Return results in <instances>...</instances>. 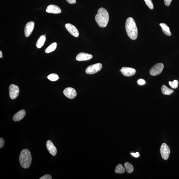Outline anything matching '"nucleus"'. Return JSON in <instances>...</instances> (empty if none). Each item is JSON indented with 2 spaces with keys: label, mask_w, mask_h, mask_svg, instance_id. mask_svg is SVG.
Listing matches in <instances>:
<instances>
[{
  "label": "nucleus",
  "mask_w": 179,
  "mask_h": 179,
  "mask_svg": "<svg viewBox=\"0 0 179 179\" xmlns=\"http://www.w3.org/2000/svg\"><path fill=\"white\" fill-rule=\"evenodd\" d=\"M46 11L48 13L57 14L61 13L62 10L59 6L52 4L48 6Z\"/></svg>",
  "instance_id": "obj_12"
},
{
  "label": "nucleus",
  "mask_w": 179,
  "mask_h": 179,
  "mask_svg": "<svg viewBox=\"0 0 179 179\" xmlns=\"http://www.w3.org/2000/svg\"><path fill=\"white\" fill-rule=\"evenodd\" d=\"M0 57L1 58H2V54L1 51H0Z\"/></svg>",
  "instance_id": "obj_31"
},
{
  "label": "nucleus",
  "mask_w": 179,
  "mask_h": 179,
  "mask_svg": "<svg viewBox=\"0 0 179 179\" xmlns=\"http://www.w3.org/2000/svg\"><path fill=\"white\" fill-rule=\"evenodd\" d=\"M138 83L140 85H143L145 84V81L143 79H140L138 81Z\"/></svg>",
  "instance_id": "obj_27"
},
{
  "label": "nucleus",
  "mask_w": 179,
  "mask_h": 179,
  "mask_svg": "<svg viewBox=\"0 0 179 179\" xmlns=\"http://www.w3.org/2000/svg\"><path fill=\"white\" fill-rule=\"evenodd\" d=\"M131 154L133 156L135 157H138L140 156L138 152H136V153H132Z\"/></svg>",
  "instance_id": "obj_30"
},
{
  "label": "nucleus",
  "mask_w": 179,
  "mask_h": 179,
  "mask_svg": "<svg viewBox=\"0 0 179 179\" xmlns=\"http://www.w3.org/2000/svg\"><path fill=\"white\" fill-rule=\"evenodd\" d=\"M45 40V35L41 36L40 38H38L37 43H36V46L38 49H40L44 45Z\"/></svg>",
  "instance_id": "obj_17"
},
{
  "label": "nucleus",
  "mask_w": 179,
  "mask_h": 179,
  "mask_svg": "<svg viewBox=\"0 0 179 179\" xmlns=\"http://www.w3.org/2000/svg\"><path fill=\"white\" fill-rule=\"evenodd\" d=\"M64 94L66 97L70 99L74 98L77 95V92L76 90L71 87L65 89L64 91Z\"/></svg>",
  "instance_id": "obj_10"
},
{
  "label": "nucleus",
  "mask_w": 179,
  "mask_h": 179,
  "mask_svg": "<svg viewBox=\"0 0 179 179\" xmlns=\"http://www.w3.org/2000/svg\"><path fill=\"white\" fill-rule=\"evenodd\" d=\"M164 3L166 6H169L170 5L171 2L172 0H164Z\"/></svg>",
  "instance_id": "obj_26"
},
{
  "label": "nucleus",
  "mask_w": 179,
  "mask_h": 179,
  "mask_svg": "<svg viewBox=\"0 0 179 179\" xmlns=\"http://www.w3.org/2000/svg\"><path fill=\"white\" fill-rule=\"evenodd\" d=\"M9 93L10 96L13 100L16 99L18 96L19 93V89L18 86L14 84H11L9 86Z\"/></svg>",
  "instance_id": "obj_7"
},
{
  "label": "nucleus",
  "mask_w": 179,
  "mask_h": 179,
  "mask_svg": "<svg viewBox=\"0 0 179 179\" xmlns=\"http://www.w3.org/2000/svg\"><path fill=\"white\" fill-rule=\"evenodd\" d=\"M35 23L31 21L26 24L25 28V35L26 37H29L31 35L34 27Z\"/></svg>",
  "instance_id": "obj_11"
},
{
  "label": "nucleus",
  "mask_w": 179,
  "mask_h": 179,
  "mask_svg": "<svg viewBox=\"0 0 179 179\" xmlns=\"http://www.w3.org/2000/svg\"><path fill=\"white\" fill-rule=\"evenodd\" d=\"M92 58V55L91 54L84 52H81L77 55L76 59L78 61H86L90 60Z\"/></svg>",
  "instance_id": "obj_13"
},
{
  "label": "nucleus",
  "mask_w": 179,
  "mask_h": 179,
  "mask_svg": "<svg viewBox=\"0 0 179 179\" xmlns=\"http://www.w3.org/2000/svg\"><path fill=\"white\" fill-rule=\"evenodd\" d=\"M48 78L52 81H55L59 79V77L56 74L52 73L49 75L48 76Z\"/></svg>",
  "instance_id": "obj_22"
},
{
  "label": "nucleus",
  "mask_w": 179,
  "mask_h": 179,
  "mask_svg": "<svg viewBox=\"0 0 179 179\" xmlns=\"http://www.w3.org/2000/svg\"><path fill=\"white\" fill-rule=\"evenodd\" d=\"M26 114V111L22 110L16 113L14 115L13 118V120L15 122H18L22 120L25 117Z\"/></svg>",
  "instance_id": "obj_15"
},
{
  "label": "nucleus",
  "mask_w": 179,
  "mask_h": 179,
  "mask_svg": "<svg viewBox=\"0 0 179 179\" xmlns=\"http://www.w3.org/2000/svg\"><path fill=\"white\" fill-rule=\"evenodd\" d=\"M103 67L102 64L100 63H96L89 66L86 70L87 74H95L101 71Z\"/></svg>",
  "instance_id": "obj_4"
},
{
  "label": "nucleus",
  "mask_w": 179,
  "mask_h": 179,
  "mask_svg": "<svg viewBox=\"0 0 179 179\" xmlns=\"http://www.w3.org/2000/svg\"><path fill=\"white\" fill-rule=\"evenodd\" d=\"M124 166L127 172L129 173H132L134 171V168L131 164L129 162H126Z\"/></svg>",
  "instance_id": "obj_20"
},
{
  "label": "nucleus",
  "mask_w": 179,
  "mask_h": 179,
  "mask_svg": "<svg viewBox=\"0 0 179 179\" xmlns=\"http://www.w3.org/2000/svg\"><path fill=\"white\" fill-rule=\"evenodd\" d=\"M144 1L146 5L150 9L152 10L154 9L153 4L152 0H144Z\"/></svg>",
  "instance_id": "obj_24"
},
{
  "label": "nucleus",
  "mask_w": 179,
  "mask_h": 179,
  "mask_svg": "<svg viewBox=\"0 0 179 179\" xmlns=\"http://www.w3.org/2000/svg\"><path fill=\"white\" fill-rule=\"evenodd\" d=\"M169 84L171 88L176 89L178 87V81L177 80H175L173 81H169Z\"/></svg>",
  "instance_id": "obj_23"
},
{
  "label": "nucleus",
  "mask_w": 179,
  "mask_h": 179,
  "mask_svg": "<svg viewBox=\"0 0 179 179\" xmlns=\"http://www.w3.org/2000/svg\"><path fill=\"white\" fill-rule=\"evenodd\" d=\"M95 18L99 27L101 28L106 27L109 20V16L108 11L104 8H99Z\"/></svg>",
  "instance_id": "obj_2"
},
{
  "label": "nucleus",
  "mask_w": 179,
  "mask_h": 179,
  "mask_svg": "<svg viewBox=\"0 0 179 179\" xmlns=\"http://www.w3.org/2000/svg\"><path fill=\"white\" fill-rule=\"evenodd\" d=\"M160 152L162 158L164 160H167L170 154V150L168 145L165 143L162 144Z\"/></svg>",
  "instance_id": "obj_6"
},
{
  "label": "nucleus",
  "mask_w": 179,
  "mask_h": 179,
  "mask_svg": "<svg viewBox=\"0 0 179 179\" xmlns=\"http://www.w3.org/2000/svg\"><path fill=\"white\" fill-rule=\"evenodd\" d=\"M126 30L129 38L132 40H135L138 37V32L136 23L132 17L128 18L125 23Z\"/></svg>",
  "instance_id": "obj_1"
},
{
  "label": "nucleus",
  "mask_w": 179,
  "mask_h": 179,
  "mask_svg": "<svg viewBox=\"0 0 179 179\" xmlns=\"http://www.w3.org/2000/svg\"><path fill=\"white\" fill-rule=\"evenodd\" d=\"M52 179V176L50 175H45L39 178V179Z\"/></svg>",
  "instance_id": "obj_25"
},
{
  "label": "nucleus",
  "mask_w": 179,
  "mask_h": 179,
  "mask_svg": "<svg viewBox=\"0 0 179 179\" xmlns=\"http://www.w3.org/2000/svg\"><path fill=\"white\" fill-rule=\"evenodd\" d=\"M164 67L162 63H159L152 67L150 71V73L152 76H156L160 74L163 71Z\"/></svg>",
  "instance_id": "obj_5"
},
{
  "label": "nucleus",
  "mask_w": 179,
  "mask_h": 179,
  "mask_svg": "<svg viewBox=\"0 0 179 179\" xmlns=\"http://www.w3.org/2000/svg\"><path fill=\"white\" fill-rule=\"evenodd\" d=\"M115 172L116 173H123L125 172V169L123 166L122 164H118L116 166Z\"/></svg>",
  "instance_id": "obj_21"
},
{
  "label": "nucleus",
  "mask_w": 179,
  "mask_h": 179,
  "mask_svg": "<svg viewBox=\"0 0 179 179\" xmlns=\"http://www.w3.org/2000/svg\"><path fill=\"white\" fill-rule=\"evenodd\" d=\"M46 145L49 153L53 156H55L57 153V149L52 142L50 140L47 142Z\"/></svg>",
  "instance_id": "obj_14"
},
{
  "label": "nucleus",
  "mask_w": 179,
  "mask_h": 179,
  "mask_svg": "<svg viewBox=\"0 0 179 179\" xmlns=\"http://www.w3.org/2000/svg\"><path fill=\"white\" fill-rule=\"evenodd\" d=\"M65 27L69 33L76 37H78L79 36L78 31L74 25L70 23L65 24Z\"/></svg>",
  "instance_id": "obj_9"
},
{
  "label": "nucleus",
  "mask_w": 179,
  "mask_h": 179,
  "mask_svg": "<svg viewBox=\"0 0 179 179\" xmlns=\"http://www.w3.org/2000/svg\"><path fill=\"white\" fill-rule=\"evenodd\" d=\"M159 25L161 26L162 30L165 35L169 36H171V34L170 28L166 24L164 23H161L159 24Z\"/></svg>",
  "instance_id": "obj_16"
},
{
  "label": "nucleus",
  "mask_w": 179,
  "mask_h": 179,
  "mask_svg": "<svg viewBox=\"0 0 179 179\" xmlns=\"http://www.w3.org/2000/svg\"><path fill=\"white\" fill-rule=\"evenodd\" d=\"M69 3L71 4H74L76 2V0H66Z\"/></svg>",
  "instance_id": "obj_29"
},
{
  "label": "nucleus",
  "mask_w": 179,
  "mask_h": 179,
  "mask_svg": "<svg viewBox=\"0 0 179 179\" xmlns=\"http://www.w3.org/2000/svg\"><path fill=\"white\" fill-rule=\"evenodd\" d=\"M4 144V140L1 138H0V148H1L2 147H3Z\"/></svg>",
  "instance_id": "obj_28"
},
{
  "label": "nucleus",
  "mask_w": 179,
  "mask_h": 179,
  "mask_svg": "<svg viewBox=\"0 0 179 179\" xmlns=\"http://www.w3.org/2000/svg\"><path fill=\"white\" fill-rule=\"evenodd\" d=\"M32 158L30 151L26 149L22 150L19 156L20 165L24 169L29 167L32 162Z\"/></svg>",
  "instance_id": "obj_3"
},
{
  "label": "nucleus",
  "mask_w": 179,
  "mask_h": 179,
  "mask_svg": "<svg viewBox=\"0 0 179 179\" xmlns=\"http://www.w3.org/2000/svg\"><path fill=\"white\" fill-rule=\"evenodd\" d=\"M121 72L123 76L127 77H130L134 76L136 73V71L133 68L123 67L121 69Z\"/></svg>",
  "instance_id": "obj_8"
},
{
  "label": "nucleus",
  "mask_w": 179,
  "mask_h": 179,
  "mask_svg": "<svg viewBox=\"0 0 179 179\" xmlns=\"http://www.w3.org/2000/svg\"><path fill=\"white\" fill-rule=\"evenodd\" d=\"M57 47V43H52L45 50V52L46 53H49L54 51Z\"/></svg>",
  "instance_id": "obj_19"
},
{
  "label": "nucleus",
  "mask_w": 179,
  "mask_h": 179,
  "mask_svg": "<svg viewBox=\"0 0 179 179\" xmlns=\"http://www.w3.org/2000/svg\"><path fill=\"white\" fill-rule=\"evenodd\" d=\"M161 91L162 93L164 95H170L173 92V90L169 88L164 85L162 87Z\"/></svg>",
  "instance_id": "obj_18"
}]
</instances>
